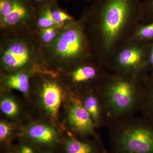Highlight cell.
Instances as JSON below:
<instances>
[{"label":"cell","mask_w":153,"mask_h":153,"mask_svg":"<svg viewBox=\"0 0 153 153\" xmlns=\"http://www.w3.org/2000/svg\"><path fill=\"white\" fill-rule=\"evenodd\" d=\"M86 1H94V0H86Z\"/></svg>","instance_id":"cell-26"},{"label":"cell","mask_w":153,"mask_h":153,"mask_svg":"<svg viewBox=\"0 0 153 153\" xmlns=\"http://www.w3.org/2000/svg\"><path fill=\"white\" fill-rule=\"evenodd\" d=\"M33 2L36 3L38 4H41L43 5V6L47 4H50L49 1L50 0H31Z\"/></svg>","instance_id":"cell-25"},{"label":"cell","mask_w":153,"mask_h":153,"mask_svg":"<svg viewBox=\"0 0 153 153\" xmlns=\"http://www.w3.org/2000/svg\"><path fill=\"white\" fill-rule=\"evenodd\" d=\"M33 14L32 7L27 0H12V6L8 15L1 19V26L13 28L25 24Z\"/></svg>","instance_id":"cell-10"},{"label":"cell","mask_w":153,"mask_h":153,"mask_svg":"<svg viewBox=\"0 0 153 153\" xmlns=\"http://www.w3.org/2000/svg\"><path fill=\"white\" fill-rule=\"evenodd\" d=\"M80 97L82 105L93 120L96 128L107 125L106 115L103 102L97 89L85 91Z\"/></svg>","instance_id":"cell-9"},{"label":"cell","mask_w":153,"mask_h":153,"mask_svg":"<svg viewBox=\"0 0 153 153\" xmlns=\"http://www.w3.org/2000/svg\"><path fill=\"white\" fill-rule=\"evenodd\" d=\"M52 58L75 66L95 60L82 20L71 22L48 46Z\"/></svg>","instance_id":"cell-4"},{"label":"cell","mask_w":153,"mask_h":153,"mask_svg":"<svg viewBox=\"0 0 153 153\" xmlns=\"http://www.w3.org/2000/svg\"><path fill=\"white\" fill-rule=\"evenodd\" d=\"M11 131V127L8 124L4 122L0 123V140L4 142L9 136Z\"/></svg>","instance_id":"cell-22"},{"label":"cell","mask_w":153,"mask_h":153,"mask_svg":"<svg viewBox=\"0 0 153 153\" xmlns=\"http://www.w3.org/2000/svg\"><path fill=\"white\" fill-rule=\"evenodd\" d=\"M149 43L130 39L115 53L107 70L113 73L146 79L149 74L147 64Z\"/></svg>","instance_id":"cell-5"},{"label":"cell","mask_w":153,"mask_h":153,"mask_svg":"<svg viewBox=\"0 0 153 153\" xmlns=\"http://www.w3.org/2000/svg\"><path fill=\"white\" fill-rule=\"evenodd\" d=\"M41 95L45 109L52 117H56L62 102V91L60 85L53 81L45 82L41 88Z\"/></svg>","instance_id":"cell-11"},{"label":"cell","mask_w":153,"mask_h":153,"mask_svg":"<svg viewBox=\"0 0 153 153\" xmlns=\"http://www.w3.org/2000/svg\"><path fill=\"white\" fill-rule=\"evenodd\" d=\"M108 71L95 60H88L74 66L70 73L72 83L86 87L87 90L98 88Z\"/></svg>","instance_id":"cell-6"},{"label":"cell","mask_w":153,"mask_h":153,"mask_svg":"<svg viewBox=\"0 0 153 153\" xmlns=\"http://www.w3.org/2000/svg\"><path fill=\"white\" fill-rule=\"evenodd\" d=\"M147 64L150 73L153 71V41L149 43L148 45Z\"/></svg>","instance_id":"cell-23"},{"label":"cell","mask_w":153,"mask_h":153,"mask_svg":"<svg viewBox=\"0 0 153 153\" xmlns=\"http://www.w3.org/2000/svg\"><path fill=\"white\" fill-rule=\"evenodd\" d=\"M52 15L55 22L60 27L66 24L74 22V18L61 9L52 8Z\"/></svg>","instance_id":"cell-20"},{"label":"cell","mask_w":153,"mask_h":153,"mask_svg":"<svg viewBox=\"0 0 153 153\" xmlns=\"http://www.w3.org/2000/svg\"><path fill=\"white\" fill-rule=\"evenodd\" d=\"M5 83L10 88L23 93L27 94L30 89L29 76L24 72H18L9 75L5 78Z\"/></svg>","instance_id":"cell-15"},{"label":"cell","mask_w":153,"mask_h":153,"mask_svg":"<svg viewBox=\"0 0 153 153\" xmlns=\"http://www.w3.org/2000/svg\"><path fill=\"white\" fill-rule=\"evenodd\" d=\"M52 7L50 4L43 6L39 13L37 24L41 29L52 27L61 28L53 19L52 15Z\"/></svg>","instance_id":"cell-17"},{"label":"cell","mask_w":153,"mask_h":153,"mask_svg":"<svg viewBox=\"0 0 153 153\" xmlns=\"http://www.w3.org/2000/svg\"><path fill=\"white\" fill-rule=\"evenodd\" d=\"M141 116L153 124V71L149 74L144 81V93Z\"/></svg>","instance_id":"cell-14"},{"label":"cell","mask_w":153,"mask_h":153,"mask_svg":"<svg viewBox=\"0 0 153 153\" xmlns=\"http://www.w3.org/2000/svg\"><path fill=\"white\" fill-rule=\"evenodd\" d=\"M145 79L108 71L97 88L104 105L107 126L140 112Z\"/></svg>","instance_id":"cell-2"},{"label":"cell","mask_w":153,"mask_h":153,"mask_svg":"<svg viewBox=\"0 0 153 153\" xmlns=\"http://www.w3.org/2000/svg\"><path fill=\"white\" fill-rule=\"evenodd\" d=\"M68 118L70 125L76 133L82 136L93 135L101 141L95 133L96 127L92 119L78 96L72 98L68 108Z\"/></svg>","instance_id":"cell-8"},{"label":"cell","mask_w":153,"mask_h":153,"mask_svg":"<svg viewBox=\"0 0 153 153\" xmlns=\"http://www.w3.org/2000/svg\"><path fill=\"white\" fill-rule=\"evenodd\" d=\"M0 108L4 114L10 117L15 116L19 112V106L16 102L10 97H5L2 100Z\"/></svg>","instance_id":"cell-19"},{"label":"cell","mask_w":153,"mask_h":153,"mask_svg":"<svg viewBox=\"0 0 153 153\" xmlns=\"http://www.w3.org/2000/svg\"><path fill=\"white\" fill-rule=\"evenodd\" d=\"M142 0H94L81 18L95 60L107 70L141 22Z\"/></svg>","instance_id":"cell-1"},{"label":"cell","mask_w":153,"mask_h":153,"mask_svg":"<svg viewBox=\"0 0 153 153\" xmlns=\"http://www.w3.org/2000/svg\"><path fill=\"white\" fill-rule=\"evenodd\" d=\"M143 13L140 24L153 22V0H142Z\"/></svg>","instance_id":"cell-21"},{"label":"cell","mask_w":153,"mask_h":153,"mask_svg":"<svg viewBox=\"0 0 153 153\" xmlns=\"http://www.w3.org/2000/svg\"><path fill=\"white\" fill-rule=\"evenodd\" d=\"M20 153H35L33 149L27 145L22 146L20 148Z\"/></svg>","instance_id":"cell-24"},{"label":"cell","mask_w":153,"mask_h":153,"mask_svg":"<svg viewBox=\"0 0 153 153\" xmlns=\"http://www.w3.org/2000/svg\"><path fill=\"white\" fill-rule=\"evenodd\" d=\"M130 39L143 43L153 41V22L147 24H140L135 30Z\"/></svg>","instance_id":"cell-16"},{"label":"cell","mask_w":153,"mask_h":153,"mask_svg":"<svg viewBox=\"0 0 153 153\" xmlns=\"http://www.w3.org/2000/svg\"><path fill=\"white\" fill-rule=\"evenodd\" d=\"M60 28L52 27L41 29L39 34V40L44 46L48 47L56 38L60 32Z\"/></svg>","instance_id":"cell-18"},{"label":"cell","mask_w":153,"mask_h":153,"mask_svg":"<svg viewBox=\"0 0 153 153\" xmlns=\"http://www.w3.org/2000/svg\"><path fill=\"white\" fill-rule=\"evenodd\" d=\"M33 54V49L26 41L21 39L11 40L3 47L1 61L6 68L19 69L29 63Z\"/></svg>","instance_id":"cell-7"},{"label":"cell","mask_w":153,"mask_h":153,"mask_svg":"<svg viewBox=\"0 0 153 153\" xmlns=\"http://www.w3.org/2000/svg\"><path fill=\"white\" fill-rule=\"evenodd\" d=\"M27 134L31 139L44 144H51L57 140V134L55 130L46 125H33L28 129Z\"/></svg>","instance_id":"cell-13"},{"label":"cell","mask_w":153,"mask_h":153,"mask_svg":"<svg viewBox=\"0 0 153 153\" xmlns=\"http://www.w3.org/2000/svg\"><path fill=\"white\" fill-rule=\"evenodd\" d=\"M108 126L111 153H153V124L141 116L125 118Z\"/></svg>","instance_id":"cell-3"},{"label":"cell","mask_w":153,"mask_h":153,"mask_svg":"<svg viewBox=\"0 0 153 153\" xmlns=\"http://www.w3.org/2000/svg\"><path fill=\"white\" fill-rule=\"evenodd\" d=\"M65 149L66 153H106L101 142L82 140L75 137L67 140Z\"/></svg>","instance_id":"cell-12"}]
</instances>
